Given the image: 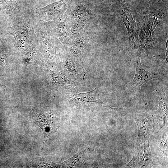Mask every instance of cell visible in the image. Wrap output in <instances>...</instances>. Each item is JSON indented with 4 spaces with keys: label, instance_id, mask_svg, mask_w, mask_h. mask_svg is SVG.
<instances>
[{
    "label": "cell",
    "instance_id": "obj_1",
    "mask_svg": "<svg viewBox=\"0 0 168 168\" xmlns=\"http://www.w3.org/2000/svg\"><path fill=\"white\" fill-rule=\"evenodd\" d=\"M133 117L138 129L137 142L138 145L149 139L153 126L155 114L153 112L148 110L145 113L135 114Z\"/></svg>",
    "mask_w": 168,
    "mask_h": 168
},
{
    "label": "cell",
    "instance_id": "obj_2",
    "mask_svg": "<svg viewBox=\"0 0 168 168\" xmlns=\"http://www.w3.org/2000/svg\"><path fill=\"white\" fill-rule=\"evenodd\" d=\"M8 33L12 35L15 39V44L20 49H26L31 40V30L30 25L22 21L9 28Z\"/></svg>",
    "mask_w": 168,
    "mask_h": 168
},
{
    "label": "cell",
    "instance_id": "obj_3",
    "mask_svg": "<svg viewBox=\"0 0 168 168\" xmlns=\"http://www.w3.org/2000/svg\"><path fill=\"white\" fill-rule=\"evenodd\" d=\"M121 17L128 32L129 45L133 49H136L139 47V24L136 22L132 14L128 11H123Z\"/></svg>",
    "mask_w": 168,
    "mask_h": 168
},
{
    "label": "cell",
    "instance_id": "obj_4",
    "mask_svg": "<svg viewBox=\"0 0 168 168\" xmlns=\"http://www.w3.org/2000/svg\"><path fill=\"white\" fill-rule=\"evenodd\" d=\"M142 50L139 47L137 53L135 74L133 80L130 83V86L134 88H139L144 83L151 79L158 78L160 76L159 73H151L146 71L143 68L140 61Z\"/></svg>",
    "mask_w": 168,
    "mask_h": 168
},
{
    "label": "cell",
    "instance_id": "obj_5",
    "mask_svg": "<svg viewBox=\"0 0 168 168\" xmlns=\"http://www.w3.org/2000/svg\"><path fill=\"white\" fill-rule=\"evenodd\" d=\"M65 4L61 1L53 2L40 8H35L37 15L43 19H53L58 16L64 10Z\"/></svg>",
    "mask_w": 168,
    "mask_h": 168
},
{
    "label": "cell",
    "instance_id": "obj_6",
    "mask_svg": "<svg viewBox=\"0 0 168 168\" xmlns=\"http://www.w3.org/2000/svg\"><path fill=\"white\" fill-rule=\"evenodd\" d=\"M99 91L96 88L93 90L86 93L77 92L73 94L72 100L77 104L81 105L86 102H94L105 105L99 97Z\"/></svg>",
    "mask_w": 168,
    "mask_h": 168
},
{
    "label": "cell",
    "instance_id": "obj_7",
    "mask_svg": "<svg viewBox=\"0 0 168 168\" xmlns=\"http://www.w3.org/2000/svg\"><path fill=\"white\" fill-rule=\"evenodd\" d=\"M149 141V139L144 142V153L143 155L140 157L139 164L141 168L151 167L156 164L157 160L150 151Z\"/></svg>",
    "mask_w": 168,
    "mask_h": 168
},
{
    "label": "cell",
    "instance_id": "obj_8",
    "mask_svg": "<svg viewBox=\"0 0 168 168\" xmlns=\"http://www.w3.org/2000/svg\"><path fill=\"white\" fill-rule=\"evenodd\" d=\"M139 47L142 50L147 46L153 47L154 40L152 37L151 31L145 24L139 28Z\"/></svg>",
    "mask_w": 168,
    "mask_h": 168
},
{
    "label": "cell",
    "instance_id": "obj_9",
    "mask_svg": "<svg viewBox=\"0 0 168 168\" xmlns=\"http://www.w3.org/2000/svg\"><path fill=\"white\" fill-rule=\"evenodd\" d=\"M163 93V97L159 99L158 114L157 118L160 129L165 126L168 118L167 100L164 92Z\"/></svg>",
    "mask_w": 168,
    "mask_h": 168
},
{
    "label": "cell",
    "instance_id": "obj_10",
    "mask_svg": "<svg viewBox=\"0 0 168 168\" xmlns=\"http://www.w3.org/2000/svg\"><path fill=\"white\" fill-rule=\"evenodd\" d=\"M84 151H79L71 158L65 161L66 166L75 167L81 166L87 159L86 158Z\"/></svg>",
    "mask_w": 168,
    "mask_h": 168
},
{
    "label": "cell",
    "instance_id": "obj_11",
    "mask_svg": "<svg viewBox=\"0 0 168 168\" xmlns=\"http://www.w3.org/2000/svg\"><path fill=\"white\" fill-rule=\"evenodd\" d=\"M162 18L161 14H150L146 16L144 24L152 32L161 21Z\"/></svg>",
    "mask_w": 168,
    "mask_h": 168
},
{
    "label": "cell",
    "instance_id": "obj_12",
    "mask_svg": "<svg viewBox=\"0 0 168 168\" xmlns=\"http://www.w3.org/2000/svg\"><path fill=\"white\" fill-rule=\"evenodd\" d=\"M140 144L138 145L137 149L134 154L133 157L131 160L123 167L125 168H135L138 164H139L140 159V153L141 151Z\"/></svg>",
    "mask_w": 168,
    "mask_h": 168
},
{
    "label": "cell",
    "instance_id": "obj_13",
    "mask_svg": "<svg viewBox=\"0 0 168 168\" xmlns=\"http://www.w3.org/2000/svg\"><path fill=\"white\" fill-rule=\"evenodd\" d=\"M88 13V9L83 5H79L75 8L73 12V15L74 17H79L84 16Z\"/></svg>",
    "mask_w": 168,
    "mask_h": 168
},
{
    "label": "cell",
    "instance_id": "obj_14",
    "mask_svg": "<svg viewBox=\"0 0 168 168\" xmlns=\"http://www.w3.org/2000/svg\"><path fill=\"white\" fill-rule=\"evenodd\" d=\"M67 26L65 22L64 21L60 22L57 26L58 33L59 37L61 38H64L66 36Z\"/></svg>",
    "mask_w": 168,
    "mask_h": 168
},
{
    "label": "cell",
    "instance_id": "obj_15",
    "mask_svg": "<svg viewBox=\"0 0 168 168\" xmlns=\"http://www.w3.org/2000/svg\"><path fill=\"white\" fill-rule=\"evenodd\" d=\"M84 40L82 39L77 40L74 44L72 48V52L75 54H79L83 46Z\"/></svg>",
    "mask_w": 168,
    "mask_h": 168
},
{
    "label": "cell",
    "instance_id": "obj_16",
    "mask_svg": "<svg viewBox=\"0 0 168 168\" xmlns=\"http://www.w3.org/2000/svg\"><path fill=\"white\" fill-rule=\"evenodd\" d=\"M160 148L162 152H167V136L166 133L163 134L160 142Z\"/></svg>",
    "mask_w": 168,
    "mask_h": 168
},
{
    "label": "cell",
    "instance_id": "obj_17",
    "mask_svg": "<svg viewBox=\"0 0 168 168\" xmlns=\"http://www.w3.org/2000/svg\"><path fill=\"white\" fill-rule=\"evenodd\" d=\"M83 27V24L81 22H77L75 23L71 28V33L73 34L79 33L82 30Z\"/></svg>",
    "mask_w": 168,
    "mask_h": 168
},
{
    "label": "cell",
    "instance_id": "obj_18",
    "mask_svg": "<svg viewBox=\"0 0 168 168\" xmlns=\"http://www.w3.org/2000/svg\"><path fill=\"white\" fill-rule=\"evenodd\" d=\"M5 58L6 55L4 47L0 42V61L2 62H4Z\"/></svg>",
    "mask_w": 168,
    "mask_h": 168
},
{
    "label": "cell",
    "instance_id": "obj_19",
    "mask_svg": "<svg viewBox=\"0 0 168 168\" xmlns=\"http://www.w3.org/2000/svg\"><path fill=\"white\" fill-rule=\"evenodd\" d=\"M167 44H168V41H167V42L166 43V49H167V52H166V54H167V56H166V57H167V58H166V62H167V60H168V56H167V54H168V48H167Z\"/></svg>",
    "mask_w": 168,
    "mask_h": 168
}]
</instances>
